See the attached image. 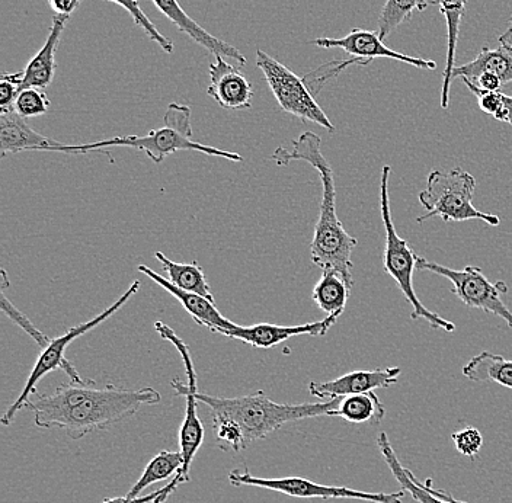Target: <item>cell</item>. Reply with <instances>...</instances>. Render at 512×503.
Instances as JSON below:
<instances>
[{
  "mask_svg": "<svg viewBox=\"0 0 512 503\" xmlns=\"http://www.w3.org/2000/svg\"><path fill=\"white\" fill-rule=\"evenodd\" d=\"M162 400L152 387L133 390L108 384L96 389L94 380L60 384L51 394L28 400L25 409L34 413L38 428L63 429L72 440L102 431L136 415L143 405H158Z\"/></svg>",
  "mask_w": 512,
  "mask_h": 503,
  "instance_id": "cell-1",
  "label": "cell"
},
{
  "mask_svg": "<svg viewBox=\"0 0 512 503\" xmlns=\"http://www.w3.org/2000/svg\"><path fill=\"white\" fill-rule=\"evenodd\" d=\"M198 402L213 413L216 442L220 450L240 453L252 442L268 437L290 422L334 416L341 397L326 403L284 405L271 400L264 390L251 396L217 397L197 392Z\"/></svg>",
  "mask_w": 512,
  "mask_h": 503,
  "instance_id": "cell-2",
  "label": "cell"
},
{
  "mask_svg": "<svg viewBox=\"0 0 512 503\" xmlns=\"http://www.w3.org/2000/svg\"><path fill=\"white\" fill-rule=\"evenodd\" d=\"M291 150L277 147L272 160L278 166L290 165L294 160L309 163L319 173L322 182V201H320L319 219L315 226L310 256L312 262L322 271H336L354 285L352 278V252L357 248V237L345 230L344 224L336 213L335 175L328 159L323 156L322 140L318 134L306 131L291 143Z\"/></svg>",
  "mask_w": 512,
  "mask_h": 503,
  "instance_id": "cell-3",
  "label": "cell"
},
{
  "mask_svg": "<svg viewBox=\"0 0 512 503\" xmlns=\"http://www.w3.org/2000/svg\"><path fill=\"white\" fill-rule=\"evenodd\" d=\"M112 146H126L131 147V149L140 150V152L146 153L155 163H162L169 155H174V153L181 152V150L200 152L204 153V155L232 160V162H243L242 156L238 155V153L226 152V150H220L217 147L195 142L191 127L190 107L176 104V102H172L166 108L165 117H163V127L150 131L146 136L114 137V139L79 144V146H67V144L62 143L50 149V152H101L108 155L105 152V147Z\"/></svg>",
  "mask_w": 512,
  "mask_h": 503,
  "instance_id": "cell-4",
  "label": "cell"
},
{
  "mask_svg": "<svg viewBox=\"0 0 512 503\" xmlns=\"http://www.w3.org/2000/svg\"><path fill=\"white\" fill-rule=\"evenodd\" d=\"M392 168L389 165L383 166L382 176H380V214H382L384 227V251H383V269L386 274L395 280L399 290L402 291L406 301L411 304L412 320L422 319L431 326L432 329H441L451 333L456 331V326L450 320L444 319L437 313L431 312L422 304V301L416 296L414 288V272L416 269L415 252L408 245V240L402 239L395 229V223L392 219V210H390L389 178Z\"/></svg>",
  "mask_w": 512,
  "mask_h": 503,
  "instance_id": "cell-5",
  "label": "cell"
},
{
  "mask_svg": "<svg viewBox=\"0 0 512 503\" xmlns=\"http://www.w3.org/2000/svg\"><path fill=\"white\" fill-rule=\"evenodd\" d=\"M156 332L159 333L160 338L165 341L171 342L175 346L176 351L181 355L182 362L185 365V374H187V383H182L179 378L171 381V387L175 390L176 396L185 397V416L184 422L181 425V431H179V451L182 454V469L179 470L178 474H175L174 479L169 485L163 486L162 493L158 499L153 503H165L168 501L169 496L175 492L178 486L182 483L190 482V470L192 461L197 456L198 450L203 445L204 437H206V429H204L203 422L198 418L197 408V373H195L194 361H192L190 346L185 344L178 335H176L174 329L169 328L163 322L155 323Z\"/></svg>",
  "mask_w": 512,
  "mask_h": 503,
  "instance_id": "cell-6",
  "label": "cell"
},
{
  "mask_svg": "<svg viewBox=\"0 0 512 503\" xmlns=\"http://www.w3.org/2000/svg\"><path fill=\"white\" fill-rule=\"evenodd\" d=\"M475 176L454 168L451 171H432L428 175L427 188L419 192V203L427 208V214L418 217L416 223L441 217L444 221L482 220L498 227L501 219L496 214L483 213L473 205L476 191Z\"/></svg>",
  "mask_w": 512,
  "mask_h": 503,
  "instance_id": "cell-7",
  "label": "cell"
},
{
  "mask_svg": "<svg viewBox=\"0 0 512 503\" xmlns=\"http://www.w3.org/2000/svg\"><path fill=\"white\" fill-rule=\"evenodd\" d=\"M139 290L140 281H133V284L127 288L126 293H124L123 296L118 297L110 307H107V309L104 310V312L99 313L98 316L94 317V319L88 320V322H83L78 326H73V328H70L69 331L63 333L59 338L51 339L50 344L41 351L40 357H38L37 362H35L30 377H28L27 383H25L24 389H22L18 399L9 406L5 415L2 416V425L9 426L15 421L16 413H18L19 410L24 409L28 400L31 399L32 394L37 393L38 383H40V381L43 380V377L47 376V374L53 373V371L56 370H63L64 373L69 376L72 383H85L86 380H83V378L80 377L78 370L73 367L72 362L67 360V348H69L72 342H75L76 339L80 338V336L94 331V329L98 328L101 323H104L105 320L114 316L115 313L124 306V304H127L128 301H130L131 297L136 296L137 291Z\"/></svg>",
  "mask_w": 512,
  "mask_h": 503,
  "instance_id": "cell-8",
  "label": "cell"
},
{
  "mask_svg": "<svg viewBox=\"0 0 512 503\" xmlns=\"http://www.w3.org/2000/svg\"><path fill=\"white\" fill-rule=\"evenodd\" d=\"M416 269L447 278L453 284V294H456L467 307L501 317L512 329V312L502 299V296L508 293V285L504 281L491 283L486 275H483L482 269L472 265H467L459 271L443 267L437 262L427 261L421 256L416 258Z\"/></svg>",
  "mask_w": 512,
  "mask_h": 503,
  "instance_id": "cell-9",
  "label": "cell"
},
{
  "mask_svg": "<svg viewBox=\"0 0 512 503\" xmlns=\"http://www.w3.org/2000/svg\"><path fill=\"white\" fill-rule=\"evenodd\" d=\"M256 67L264 73V78L281 110L294 115L299 120L310 121L335 133L334 124L315 101V96L309 91L302 78L262 50H256Z\"/></svg>",
  "mask_w": 512,
  "mask_h": 503,
  "instance_id": "cell-10",
  "label": "cell"
},
{
  "mask_svg": "<svg viewBox=\"0 0 512 503\" xmlns=\"http://www.w3.org/2000/svg\"><path fill=\"white\" fill-rule=\"evenodd\" d=\"M229 482L233 486H254L271 490V492L283 493L291 498L303 499H355V501L373 503H403L405 492L396 493H371L361 492L348 488H336V486L319 485L312 480L303 477H281V479H264L255 477L248 469H236L229 473Z\"/></svg>",
  "mask_w": 512,
  "mask_h": 503,
  "instance_id": "cell-11",
  "label": "cell"
},
{
  "mask_svg": "<svg viewBox=\"0 0 512 503\" xmlns=\"http://www.w3.org/2000/svg\"><path fill=\"white\" fill-rule=\"evenodd\" d=\"M320 48H341L345 53L350 54L351 59H358L364 66L373 63L376 59H390L414 66L416 69L435 70L437 63L432 60L411 57L408 54L392 50L383 43L379 32L361 30L354 28L350 34L342 38H316L310 41Z\"/></svg>",
  "mask_w": 512,
  "mask_h": 503,
  "instance_id": "cell-12",
  "label": "cell"
},
{
  "mask_svg": "<svg viewBox=\"0 0 512 503\" xmlns=\"http://www.w3.org/2000/svg\"><path fill=\"white\" fill-rule=\"evenodd\" d=\"M210 85L207 95L224 110H249L254 99L251 82L240 73L239 66H232L222 56H214V62L208 67Z\"/></svg>",
  "mask_w": 512,
  "mask_h": 503,
  "instance_id": "cell-13",
  "label": "cell"
},
{
  "mask_svg": "<svg viewBox=\"0 0 512 503\" xmlns=\"http://www.w3.org/2000/svg\"><path fill=\"white\" fill-rule=\"evenodd\" d=\"M402 374L399 367L376 368L368 371H352L335 378V380L318 383L312 381L309 384V392L318 399H338V397H347L351 394H360L374 392L376 389H387L398 383V378Z\"/></svg>",
  "mask_w": 512,
  "mask_h": 503,
  "instance_id": "cell-14",
  "label": "cell"
},
{
  "mask_svg": "<svg viewBox=\"0 0 512 503\" xmlns=\"http://www.w3.org/2000/svg\"><path fill=\"white\" fill-rule=\"evenodd\" d=\"M338 317L328 316L319 322L306 323L300 326H278L271 323H259V325L236 326L230 331H222L220 335L227 338L235 339V341L243 342V344L254 346V348H274V346L283 344L294 336H323L335 323Z\"/></svg>",
  "mask_w": 512,
  "mask_h": 503,
  "instance_id": "cell-15",
  "label": "cell"
},
{
  "mask_svg": "<svg viewBox=\"0 0 512 503\" xmlns=\"http://www.w3.org/2000/svg\"><path fill=\"white\" fill-rule=\"evenodd\" d=\"M139 272L149 277L150 280L155 281L156 284L160 285L163 290L168 291L171 296H174L176 300L181 303V306L187 310L188 315L192 317L197 325L204 326V328L210 329L214 333H220L222 331H230L235 329L236 323L232 320L226 319L222 316V313L217 310L216 301L206 299V297L200 296V294L188 293V291L181 290L172 284L168 278L159 275L158 272L153 271L152 268L147 265H139L137 267Z\"/></svg>",
  "mask_w": 512,
  "mask_h": 503,
  "instance_id": "cell-16",
  "label": "cell"
},
{
  "mask_svg": "<svg viewBox=\"0 0 512 503\" xmlns=\"http://www.w3.org/2000/svg\"><path fill=\"white\" fill-rule=\"evenodd\" d=\"M156 8L162 12L172 24L178 27L179 31L191 37L198 46L206 48V50L213 53L214 56L227 57L232 59L233 62L238 63L239 67L245 66L246 57L238 50V48L230 46L226 41L219 40V38L211 35L210 32L204 30L201 25H198L187 12L179 5L178 0H152Z\"/></svg>",
  "mask_w": 512,
  "mask_h": 503,
  "instance_id": "cell-17",
  "label": "cell"
},
{
  "mask_svg": "<svg viewBox=\"0 0 512 503\" xmlns=\"http://www.w3.org/2000/svg\"><path fill=\"white\" fill-rule=\"evenodd\" d=\"M59 144L62 143L32 130L27 120L22 118L14 108L0 111V153H2V158L14 155V153L27 152V150L50 152V149Z\"/></svg>",
  "mask_w": 512,
  "mask_h": 503,
  "instance_id": "cell-18",
  "label": "cell"
},
{
  "mask_svg": "<svg viewBox=\"0 0 512 503\" xmlns=\"http://www.w3.org/2000/svg\"><path fill=\"white\" fill-rule=\"evenodd\" d=\"M67 21H69V16H54L46 43L32 57L31 62L27 64V69L22 72L19 92L28 88L43 89L44 91L51 85L54 75H56L57 47H59Z\"/></svg>",
  "mask_w": 512,
  "mask_h": 503,
  "instance_id": "cell-19",
  "label": "cell"
},
{
  "mask_svg": "<svg viewBox=\"0 0 512 503\" xmlns=\"http://www.w3.org/2000/svg\"><path fill=\"white\" fill-rule=\"evenodd\" d=\"M466 3L467 0H435V5L440 6L441 14L447 24L446 69H444L443 86H441V108L443 110H448L450 107L451 82H453V72L456 69L457 43H459L463 16L466 14Z\"/></svg>",
  "mask_w": 512,
  "mask_h": 503,
  "instance_id": "cell-20",
  "label": "cell"
},
{
  "mask_svg": "<svg viewBox=\"0 0 512 503\" xmlns=\"http://www.w3.org/2000/svg\"><path fill=\"white\" fill-rule=\"evenodd\" d=\"M483 72L494 73L502 85L512 82V43H499L498 48L483 47L472 62L456 66L453 78L475 80Z\"/></svg>",
  "mask_w": 512,
  "mask_h": 503,
  "instance_id": "cell-21",
  "label": "cell"
},
{
  "mask_svg": "<svg viewBox=\"0 0 512 503\" xmlns=\"http://www.w3.org/2000/svg\"><path fill=\"white\" fill-rule=\"evenodd\" d=\"M351 290L352 284L339 272L323 271L318 284L313 288L312 299L326 315L339 319L350 300Z\"/></svg>",
  "mask_w": 512,
  "mask_h": 503,
  "instance_id": "cell-22",
  "label": "cell"
},
{
  "mask_svg": "<svg viewBox=\"0 0 512 503\" xmlns=\"http://www.w3.org/2000/svg\"><path fill=\"white\" fill-rule=\"evenodd\" d=\"M377 447H379L387 467H389L390 472H392L400 488H402L403 492L411 495L414 501L418 503H451L446 501V499L440 498V496H435L428 492V490L421 485V482L416 479L415 474L402 466L398 456H396L395 450H393L392 444H390L386 432H382L379 438H377Z\"/></svg>",
  "mask_w": 512,
  "mask_h": 503,
  "instance_id": "cell-23",
  "label": "cell"
},
{
  "mask_svg": "<svg viewBox=\"0 0 512 503\" xmlns=\"http://www.w3.org/2000/svg\"><path fill=\"white\" fill-rule=\"evenodd\" d=\"M334 416H339L350 424L379 425L386 416V408L374 392L351 394L342 397Z\"/></svg>",
  "mask_w": 512,
  "mask_h": 503,
  "instance_id": "cell-24",
  "label": "cell"
},
{
  "mask_svg": "<svg viewBox=\"0 0 512 503\" xmlns=\"http://www.w3.org/2000/svg\"><path fill=\"white\" fill-rule=\"evenodd\" d=\"M463 376L476 383L492 381L512 390V360L483 351L464 365Z\"/></svg>",
  "mask_w": 512,
  "mask_h": 503,
  "instance_id": "cell-25",
  "label": "cell"
},
{
  "mask_svg": "<svg viewBox=\"0 0 512 503\" xmlns=\"http://www.w3.org/2000/svg\"><path fill=\"white\" fill-rule=\"evenodd\" d=\"M155 256L160 264H162V268L165 269L166 274H168V280L172 284L181 288V290L188 291V293L200 294V296L214 301L206 274H204L203 268L198 265V262L178 264V262L171 261L162 252H156Z\"/></svg>",
  "mask_w": 512,
  "mask_h": 503,
  "instance_id": "cell-26",
  "label": "cell"
},
{
  "mask_svg": "<svg viewBox=\"0 0 512 503\" xmlns=\"http://www.w3.org/2000/svg\"><path fill=\"white\" fill-rule=\"evenodd\" d=\"M182 464H184V460H182L181 451H178V453H174V451H160L158 456L147 464L142 477L137 480L136 485L127 493V498H140V493L144 489L178 474L179 470L182 469Z\"/></svg>",
  "mask_w": 512,
  "mask_h": 503,
  "instance_id": "cell-27",
  "label": "cell"
},
{
  "mask_svg": "<svg viewBox=\"0 0 512 503\" xmlns=\"http://www.w3.org/2000/svg\"><path fill=\"white\" fill-rule=\"evenodd\" d=\"M430 5H435V0H386L379 18L380 38L386 40L415 12H424Z\"/></svg>",
  "mask_w": 512,
  "mask_h": 503,
  "instance_id": "cell-28",
  "label": "cell"
},
{
  "mask_svg": "<svg viewBox=\"0 0 512 503\" xmlns=\"http://www.w3.org/2000/svg\"><path fill=\"white\" fill-rule=\"evenodd\" d=\"M8 287V274H6L5 269H2V284H0V303H2V306H0V309H2V312L5 313V315L8 316L9 319L18 326V328H21L28 336H31L41 349L46 348V346L50 344L51 339L48 338L46 333L35 328L34 323H32L31 320L28 319V317L25 316L14 303H12V301H9L5 294L6 288Z\"/></svg>",
  "mask_w": 512,
  "mask_h": 503,
  "instance_id": "cell-29",
  "label": "cell"
},
{
  "mask_svg": "<svg viewBox=\"0 0 512 503\" xmlns=\"http://www.w3.org/2000/svg\"><path fill=\"white\" fill-rule=\"evenodd\" d=\"M107 2L115 3V5H120L121 8L126 9L128 14L133 18L134 24L137 27L142 28L144 34L153 41V43L158 44L163 51L171 54L174 51V43H172L169 38H166L165 35L160 34L158 28L155 27L152 21H150L149 16L144 14L143 9L140 8V3L137 0H107Z\"/></svg>",
  "mask_w": 512,
  "mask_h": 503,
  "instance_id": "cell-30",
  "label": "cell"
},
{
  "mask_svg": "<svg viewBox=\"0 0 512 503\" xmlns=\"http://www.w3.org/2000/svg\"><path fill=\"white\" fill-rule=\"evenodd\" d=\"M48 108H50V101L46 92L37 88H28L19 92L14 104V110L25 120L47 114Z\"/></svg>",
  "mask_w": 512,
  "mask_h": 503,
  "instance_id": "cell-31",
  "label": "cell"
},
{
  "mask_svg": "<svg viewBox=\"0 0 512 503\" xmlns=\"http://www.w3.org/2000/svg\"><path fill=\"white\" fill-rule=\"evenodd\" d=\"M454 447L464 457L475 458L483 447V437L475 426H467L451 435Z\"/></svg>",
  "mask_w": 512,
  "mask_h": 503,
  "instance_id": "cell-32",
  "label": "cell"
},
{
  "mask_svg": "<svg viewBox=\"0 0 512 503\" xmlns=\"http://www.w3.org/2000/svg\"><path fill=\"white\" fill-rule=\"evenodd\" d=\"M464 85L470 89L473 95L478 98V104L480 110L485 112V114L492 115L495 117L499 111L502 110V105H504V94L501 91L499 92H486L479 89L472 80L462 79Z\"/></svg>",
  "mask_w": 512,
  "mask_h": 503,
  "instance_id": "cell-33",
  "label": "cell"
},
{
  "mask_svg": "<svg viewBox=\"0 0 512 503\" xmlns=\"http://www.w3.org/2000/svg\"><path fill=\"white\" fill-rule=\"evenodd\" d=\"M22 72L5 73L0 79V111H8L14 108L16 98L19 95Z\"/></svg>",
  "mask_w": 512,
  "mask_h": 503,
  "instance_id": "cell-34",
  "label": "cell"
},
{
  "mask_svg": "<svg viewBox=\"0 0 512 503\" xmlns=\"http://www.w3.org/2000/svg\"><path fill=\"white\" fill-rule=\"evenodd\" d=\"M472 82L475 83L479 89L486 92H499V89L504 86L502 85L501 79L491 72L480 73L478 78L472 80Z\"/></svg>",
  "mask_w": 512,
  "mask_h": 503,
  "instance_id": "cell-35",
  "label": "cell"
},
{
  "mask_svg": "<svg viewBox=\"0 0 512 503\" xmlns=\"http://www.w3.org/2000/svg\"><path fill=\"white\" fill-rule=\"evenodd\" d=\"M80 3L82 0H48L54 16H69V18L78 9Z\"/></svg>",
  "mask_w": 512,
  "mask_h": 503,
  "instance_id": "cell-36",
  "label": "cell"
},
{
  "mask_svg": "<svg viewBox=\"0 0 512 503\" xmlns=\"http://www.w3.org/2000/svg\"><path fill=\"white\" fill-rule=\"evenodd\" d=\"M162 489L156 490V492L149 493L146 496H140L137 499H130L127 496H120V498H108L102 503H153L159 498Z\"/></svg>",
  "mask_w": 512,
  "mask_h": 503,
  "instance_id": "cell-37",
  "label": "cell"
},
{
  "mask_svg": "<svg viewBox=\"0 0 512 503\" xmlns=\"http://www.w3.org/2000/svg\"><path fill=\"white\" fill-rule=\"evenodd\" d=\"M494 118L496 121L510 124L512 127V96L504 95V105H502V110L499 111Z\"/></svg>",
  "mask_w": 512,
  "mask_h": 503,
  "instance_id": "cell-38",
  "label": "cell"
},
{
  "mask_svg": "<svg viewBox=\"0 0 512 503\" xmlns=\"http://www.w3.org/2000/svg\"><path fill=\"white\" fill-rule=\"evenodd\" d=\"M421 482V480H419ZM421 485L424 486L425 489L428 490V492L432 493V495L440 496V498L446 499V501L451 503H467L464 501H459V499L456 498V496L450 495L448 492H444V490L440 489H434L431 485V480H427V482L422 483Z\"/></svg>",
  "mask_w": 512,
  "mask_h": 503,
  "instance_id": "cell-39",
  "label": "cell"
},
{
  "mask_svg": "<svg viewBox=\"0 0 512 503\" xmlns=\"http://www.w3.org/2000/svg\"><path fill=\"white\" fill-rule=\"evenodd\" d=\"M498 43H512V15L510 18V22H508L507 30L502 32L501 35H499Z\"/></svg>",
  "mask_w": 512,
  "mask_h": 503,
  "instance_id": "cell-40",
  "label": "cell"
}]
</instances>
